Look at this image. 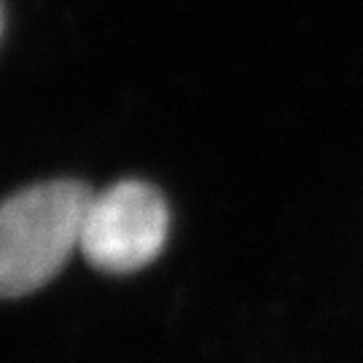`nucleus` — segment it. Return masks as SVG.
<instances>
[{
    "instance_id": "obj_1",
    "label": "nucleus",
    "mask_w": 363,
    "mask_h": 363,
    "mask_svg": "<svg viewBox=\"0 0 363 363\" xmlns=\"http://www.w3.org/2000/svg\"><path fill=\"white\" fill-rule=\"evenodd\" d=\"M94 191L81 181H46L11 194L0 210V294L19 298L65 267Z\"/></svg>"
},
{
    "instance_id": "obj_2",
    "label": "nucleus",
    "mask_w": 363,
    "mask_h": 363,
    "mask_svg": "<svg viewBox=\"0 0 363 363\" xmlns=\"http://www.w3.org/2000/svg\"><path fill=\"white\" fill-rule=\"evenodd\" d=\"M167 229L169 210L156 186L118 181L91 196L78 247L100 272H138L162 253Z\"/></svg>"
}]
</instances>
